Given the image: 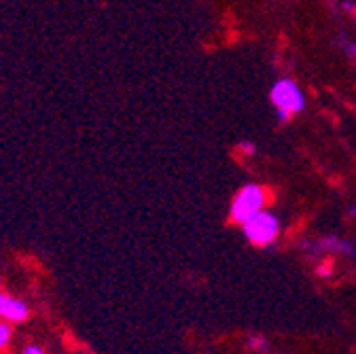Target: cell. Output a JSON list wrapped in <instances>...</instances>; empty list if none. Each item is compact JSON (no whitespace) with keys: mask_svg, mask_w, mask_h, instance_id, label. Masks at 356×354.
Listing matches in <instances>:
<instances>
[{"mask_svg":"<svg viewBox=\"0 0 356 354\" xmlns=\"http://www.w3.org/2000/svg\"><path fill=\"white\" fill-rule=\"evenodd\" d=\"M30 316V309L22 299H13L5 293H0V319L9 323H24Z\"/></svg>","mask_w":356,"mask_h":354,"instance_id":"5","label":"cell"},{"mask_svg":"<svg viewBox=\"0 0 356 354\" xmlns=\"http://www.w3.org/2000/svg\"><path fill=\"white\" fill-rule=\"evenodd\" d=\"M314 255H341V257H356V242L337 238V236H325L314 242L312 246Z\"/></svg>","mask_w":356,"mask_h":354,"instance_id":"4","label":"cell"},{"mask_svg":"<svg viewBox=\"0 0 356 354\" xmlns=\"http://www.w3.org/2000/svg\"><path fill=\"white\" fill-rule=\"evenodd\" d=\"M339 45H341L343 54L350 58V62H352L354 68H356V38H346V36H341V38H339Z\"/></svg>","mask_w":356,"mask_h":354,"instance_id":"6","label":"cell"},{"mask_svg":"<svg viewBox=\"0 0 356 354\" xmlns=\"http://www.w3.org/2000/svg\"><path fill=\"white\" fill-rule=\"evenodd\" d=\"M270 100L276 111V117L282 123L291 121L295 115L305 111V94L293 79H278L272 85Z\"/></svg>","mask_w":356,"mask_h":354,"instance_id":"1","label":"cell"},{"mask_svg":"<svg viewBox=\"0 0 356 354\" xmlns=\"http://www.w3.org/2000/svg\"><path fill=\"white\" fill-rule=\"evenodd\" d=\"M348 214H350V216H352V218H354V216H356V204H354V206H352V208H350V210H348Z\"/></svg>","mask_w":356,"mask_h":354,"instance_id":"10","label":"cell"},{"mask_svg":"<svg viewBox=\"0 0 356 354\" xmlns=\"http://www.w3.org/2000/svg\"><path fill=\"white\" fill-rule=\"evenodd\" d=\"M9 341H11V327L0 323V348H5Z\"/></svg>","mask_w":356,"mask_h":354,"instance_id":"7","label":"cell"},{"mask_svg":"<svg viewBox=\"0 0 356 354\" xmlns=\"http://www.w3.org/2000/svg\"><path fill=\"white\" fill-rule=\"evenodd\" d=\"M280 218L270 212V210H259L257 214H252L250 218H246L242 223V232L246 236V240L254 246H270L278 240L280 236Z\"/></svg>","mask_w":356,"mask_h":354,"instance_id":"3","label":"cell"},{"mask_svg":"<svg viewBox=\"0 0 356 354\" xmlns=\"http://www.w3.org/2000/svg\"><path fill=\"white\" fill-rule=\"evenodd\" d=\"M250 346L257 348V350H265V348H267V344H265L263 337H250Z\"/></svg>","mask_w":356,"mask_h":354,"instance_id":"8","label":"cell"},{"mask_svg":"<svg viewBox=\"0 0 356 354\" xmlns=\"http://www.w3.org/2000/svg\"><path fill=\"white\" fill-rule=\"evenodd\" d=\"M272 200V193L265 185L259 183H248L244 185L232 200L229 206V218L234 223L242 225L246 218H250L252 214H257L259 210H263Z\"/></svg>","mask_w":356,"mask_h":354,"instance_id":"2","label":"cell"},{"mask_svg":"<svg viewBox=\"0 0 356 354\" xmlns=\"http://www.w3.org/2000/svg\"><path fill=\"white\" fill-rule=\"evenodd\" d=\"M22 354H44V352H42V348H40V346L30 344V346H26V348H24V352H22Z\"/></svg>","mask_w":356,"mask_h":354,"instance_id":"9","label":"cell"}]
</instances>
